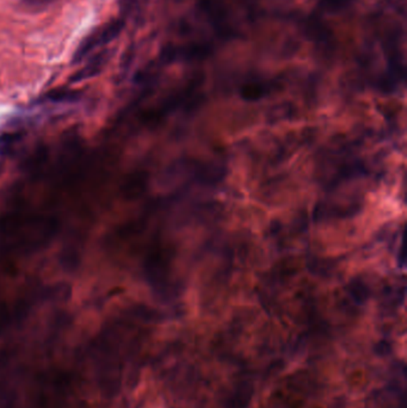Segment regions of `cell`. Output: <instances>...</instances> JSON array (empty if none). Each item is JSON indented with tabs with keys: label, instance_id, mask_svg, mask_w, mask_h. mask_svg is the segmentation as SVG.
Returning <instances> with one entry per match:
<instances>
[{
	"label": "cell",
	"instance_id": "1",
	"mask_svg": "<svg viewBox=\"0 0 407 408\" xmlns=\"http://www.w3.org/2000/svg\"><path fill=\"white\" fill-rule=\"evenodd\" d=\"M124 22L122 19H113L106 23L104 26H99L85 37L76 48V53L73 55V62L79 63L84 61L85 58L90 56L94 51L99 48L106 47L116 40L124 30Z\"/></svg>",
	"mask_w": 407,
	"mask_h": 408
},
{
	"label": "cell",
	"instance_id": "2",
	"mask_svg": "<svg viewBox=\"0 0 407 408\" xmlns=\"http://www.w3.org/2000/svg\"><path fill=\"white\" fill-rule=\"evenodd\" d=\"M110 58H111V51L110 49L99 51L95 56H92L89 60L88 63L84 67H81L78 72L73 74L69 81L71 83H80V81H84L86 79L99 76L104 70V67L109 62Z\"/></svg>",
	"mask_w": 407,
	"mask_h": 408
},
{
	"label": "cell",
	"instance_id": "3",
	"mask_svg": "<svg viewBox=\"0 0 407 408\" xmlns=\"http://www.w3.org/2000/svg\"><path fill=\"white\" fill-rule=\"evenodd\" d=\"M80 97V93L71 88H58L54 91L49 92L44 99L51 103H71L76 102Z\"/></svg>",
	"mask_w": 407,
	"mask_h": 408
},
{
	"label": "cell",
	"instance_id": "4",
	"mask_svg": "<svg viewBox=\"0 0 407 408\" xmlns=\"http://www.w3.org/2000/svg\"><path fill=\"white\" fill-rule=\"evenodd\" d=\"M353 0H320V8L328 14H339L350 8Z\"/></svg>",
	"mask_w": 407,
	"mask_h": 408
},
{
	"label": "cell",
	"instance_id": "5",
	"mask_svg": "<svg viewBox=\"0 0 407 408\" xmlns=\"http://www.w3.org/2000/svg\"><path fill=\"white\" fill-rule=\"evenodd\" d=\"M58 0H21L22 8L28 9L30 11H40L54 4Z\"/></svg>",
	"mask_w": 407,
	"mask_h": 408
},
{
	"label": "cell",
	"instance_id": "6",
	"mask_svg": "<svg viewBox=\"0 0 407 408\" xmlns=\"http://www.w3.org/2000/svg\"><path fill=\"white\" fill-rule=\"evenodd\" d=\"M19 139H21V135L14 134V133L1 135L0 136V153H5L11 150L12 147L19 143Z\"/></svg>",
	"mask_w": 407,
	"mask_h": 408
}]
</instances>
